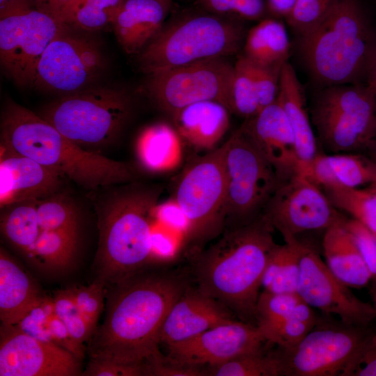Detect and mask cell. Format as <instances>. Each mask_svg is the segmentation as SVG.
I'll use <instances>...</instances> for the list:
<instances>
[{
  "mask_svg": "<svg viewBox=\"0 0 376 376\" xmlns=\"http://www.w3.org/2000/svg\"><path fill=\"white\" fill-rule=\"evenodd\" d=\"M113 286L103 323L88 340L90 359L127 365L161 361V329L189 286L187 279L175 274L142 272Z\"/></svg>",
  "mask_w": 376,
  "mask_h": 376,
  "instance_id": "6da1fadb",
  "label": "cell"
},
{
  "mask_svg": "<svg viewBox=\"0 0 376 376\" xmlns=\"http://www.w3.org/2000/svg\"><path fill=\"white\" fill-rule=\"evenodd\" d=\"M274 229L260 214L230 228L194 265L196 288L227 307L240 320L256 322L263 273L277 244Z\"/></svg>",
  "mask_w": 376,
  "mask_h": 376,
  "instance_id": "7a4b0ae2",
  "label": "cell"
},
{
  "mask_svg": "<svg viewBox=\"0 0 376 376\" xmlns=\"http://www.w3.org/2000/svg\"><path fill=\"white\" fill-rule=\"evenodd\" d=\"M162 190L159 185L134 181L111 186L97 198L95 280L118 284L142 272L152 260L151 221Z\"/></svg>",
  "mask_w": 376,
  "mask_h": 376,
  "instance_id": "3957f363",
  "label": "cell"
},
{
  "mask_svg": "<svg viewBox=\"0 0 376 376\" xmlns=\"http://www.w3.org/2000/svg\"><path fill=\"white\" fill-rule=\"evenodd\" d=\"M1 146L59 171L87 189L138 179L132 165L82 148L41 116L12 100L1 113Z\"/></svg>",
  "mask_w": 376,
  "mask_h": 376,
  "instance_id": "277c9868",
  "label": "cell"
},
{
  "mask_svg": "<svg viewBox=\"0 0 376 376\" xmlns=\"http://www.w3.org/2000/svg\"><path fill=\"white\" fill-rule=\"evenodd\" d=\"M298 47L322 87L366 84L376 59V27L360 0H337L320 24L299 36Z\"/></svg>",
  "mask_w": 376,
  "mask_h": 376,
  "instance_id": "5b68a950",
  "label": "cell"
},
{
  "mask_svg": "<svg viewBox=\"0 0 376 376\" xmlns=\"http://www.w3.org/2000/svg\"><path fill=\"white\" fill-rule=\"evenodd\" d=\"M244 29L236 21L214 13L186 14L163 26L139 52L147 74L237 53Z\"/></svg>",
  "mask_w": 376,
  "mask_h": 376,
  "instance_id": "8992f818",
  "label": "cell"
},
{
  "mask_svg": "<svg viewBox=\"0 0 376 376\" xmlns=\"http://www.w3.org/2000/svg\"><path fill=\"white\" fill-rule=\"evenodd\" d=\"M132 111V98L125 91L89 87L64 95L40 116L82 148L95 152L117 140Z\"/></svg>",
  "mask_w": 376,
  "mask_h": 376,
  "instance_id": "52a82bcc",
  "label": "cell"
},
{
  "mask_svg": "<svg viewBox=\"0 0 376 376\" xmlns=\"http://www.w3.org/2000/svg\"><path fill=\"white\" fill-rule=\"evenodd\" d=\"M311 114L320 143L333 153L365 152L376 139V99L366 84L323 87Z\"/></svg>",
  "mask_w": 376,
  "mask_h": 376,
  "instance_id": "ba28073f",
  "label": "cell"
},
{
  "mask_svg": "<svg viewBox=\"0 0 376 376\" xmlns=\"http://www.w3.org/2000/svg\"><path fill=\"white\" fill-rule=\"evenodd\" d=\"M225 145L196 156L177 176L172 196L189 224L187 242L198 247L217 237L226 221Z\"/></svg>",
  "mask_w": 376,
  "mask_h": 376,
  "instance_id": "9c48e42d",
  "label": "cell"
},
{
  "mask_svg": "<svg viewBox=\"0 0 376 376\" xmlns=\"http://www.w3.org/2000/svg\"><path fill=\"white\" fill-rule=\"evenodd\" d=\"M224 145L226 226L235 227L260 215L282 182L242 125Z\"/></svg>",
  "mask_w": 376,
  "mask_h": 376,
  "instance_id": "30bf717a",
  "label": "cell"
},
{
  "mask_svg": "<svg viewBox=\"0 0 376 376\" xmlns=\"http://www.w3.org/2000/svg\"><path fill=\"white\" fill-rule=\"evenodd\" d=\"M367 327L319 323L296 345L275 351L280 375L347 376V370L370 334Z\"/></svg>",
  "mask_w": 376,
  "mask_h": 376,
  "instance_id": "8fae6325",
  "label": "cell"
},
{
  "mask_svg": "<svg viewBox=\"0 0 376 376\" xmlns=\"http://www.w3.org/2000/svg\"><path fill=\"white\" fill-rule=\"evenodd\" d=\"M233 70L234 65L224 57L209 58L150 73L147 88L158 107L171 116L207 100L219 102L230 110Z\"/></svg>",
  "mask_w": 376,
  "mask_h": 376,
  "instance_id": "7c38bea8",
  "label": "cell"
},
{
  "mask_svg": "<svg viewBox=\"0 0 376 376\" xmlns=\"http://www.w3.org/2000/svg\"><path fill=\"white\" fill-rule=\"evenodd\" d=\"M261 214L284 241L304 232L326 230L347 219L332 205L322 189L304 173L281 182Z\"/></svg>",
  "mask_w": 376,
  "mask_h": 376,
  "instance_id": "4fadbf2b",
  "label": "cell"
},
{
  "mask_svg": "<svg viewBox=\"0 0 376 376\" xmlns=\"http://www.w3.org/2000/svg\"><path fill=\"white\" fill-rule=\"evenodd\" d=\"M65 26L34 9L0 17V60L8 77L19 86H33L43 52Z\"/></svg>",
  "mask_w": 376,
  "mask_h": 376,
  "instance_id": "5bb4252c",
  "label": "cell"
},
{
  "mask_svg": "<svg viewBox=\"0 0 376 376\" xmlns=\"http://www.w3.org/2000/svg\"><path fill=\"white\" fill-rule=\"evenodd\" d=\"M67 27L43 52L33 86L67 95L89 88L102 72L104 63L98 47L68 33Z\"/></svg>",
  "mask_w": 376,
  "mask_h": 376,
  "instance_id": "9a60e30c",
  "label": "cell"
},
{
  "mask_svg": "<svg viewBox=\"0 0 376 376\" xmlns=\"http://www.w3.org/2000/svg\"><path fill=\"white\" fill-rule=\"evenodd\" d=\"M300 273L297 293L311 307L334 315L344 324L367 327L376 318L374 305L363 301L339 280L313 249L298 241Z\"/></svg>",
  "mask_w": 376,
  "mask_h": 376,
  "instance_id": "2e32d148",
  "label": "cell"
},
{
  "mask_svg": "<svg viewBox=\"0 0 376 376\" xmlns=\"http://www.w3.org/2000/svg\"><path fill=\"white\" fill-rule=\"evenodd\" d=\"M265 342L256 324L234 320L166 345L164 361L183 366H212L260 350Z\"/></svg>",
  "mask_w": 376,
  "mask_h": 376,
  "instance_id": "e0dca14e",
  "label": "cell"
},
{
  "mask_svg": "<svg viewBox=\"0 0 376 376\" xmlns=\"http://www.w3.org/2000/svg\"><path fill=\"white\" fill-rule=\"evenodd\" d=\"M80 361L70 351L32 337L13 325L1 324V376H74Z\"/></svg>",
  "mask_w": 376,
  "mask_h": 376,
  "instance_id": "ac0fdd59",
  "label": "cell"
},
{
  "mask_svg": "<svg viewBox=\"0 0 376 376\" xmlns=\"http://www.w3.org/2000/svg\"><path fill=\"white\" fill-rule=\"evenodd\" d=\"M242 126L282 182L304 173L291 125L277 100L246 119Z\"/></svg>",
  "mask_w": 376,
  "mask_h": 376,
  "instance_id": "d6986e66",
  "label": "cell"
},
{
  "mask_svg": "<svg viewBox=\"0 0 376 376\" xmlns=\"http://www.w3.org/2000/svg\"><path fill=\"white\" fill-rule=\"evenodd\" d=\"M59 171L1 146L0 206L40 200L62 192L64 179Z\"/></svg>",
  "mask_w": 376,
  "mask_h": 376,
  "instance_id": "ffe728a7",
  "label": "cell"
},
{
  "mask_svg": "<svg viewBox=\"0 0 376 376\" xmlns=\"http://www.w3.org/2000/svg\"><path fill=\"white\" fill-rule=\"evenodd\" d=\"M234 315L221 303L189 285L164 320L160 343L168 345L187 340L235 320Z\"/></svg>",
  "mask_w": 376,
  "mask_h": 376,
  "instance_id": "44dd1931",
  "label": "cell"
},
{
  "mask_svg": "<svg viewBox=\"0 0 376 376\" xmlns=\"http://www.w3.org/2000/svg\"><path fill=\"white\" fill-rule=\"evenodd\" d=\"M172 0H123L112 23L127 54L139 53L159 32Z\"/></svg>",
  "mask_w": 376,
  "mask_h": 376,
  "instance_id": "7402d4cb",
  "label": "cell"
},
{
  "mask_svg": "<svg viewBox=\"0 0 376 376\" xmlns=\"http://www.w3.org/2000/svg\"><path fill=\"white\" fill-rule=\"evenodd\" d=\"M230 110L212 100L187 105L171 116L183 141L198 150L214 149L229 128Z\"/></svg>",
  "mask_w": 376,
  "mask_h": 376,
  "instance_id": "603a6c76",
  "label": "cell"
},
{
  "mask_svg": "<svg viewBox=\"0 0 376 376\" xmlns=\"http://www.w3.org/2000/svg\"><path fill=\"white\" fill-rule=\"evenodd\" d=\"M305 175L320 187L359 188L376 182V162L361 153H318L308 165Z\"/></svg>",
  "mask_w": 376,
  "mask_h": 376,
  "instance_id": "cb8c5ba5",
  "label": "cell"
},
{
  "mask_svg": "<svg viewBox=\"0 0 376 376\" xmlns=\"http://www.w3.org/2000/svg\"><path fill=\"white\" fill-rule=\"evenodd\" d=\"M303 92L293 67L285 62L281 72L276 100L284 109L291 125L305 173L308 165L318 152Z\"/></svg>",
  "mask_w": 376,
  "mask_h": 376,
  "instance_id": "d4e9b609",
  "label": "cell"
},
{
  "mask_svg": "<svg viewBox=\"0 0 376 376\" xmlns=\"http://www.w3.org/2000/svg\"><path fill=\"white\" fill-rule=\"evenodd\" d=\"M42 297L29 275L1 248V324H17Z\"/></svg>",
  "mask_w": 376,
  "mask_h": 376,
  "instance_id": "484cf974",
  "label": "cell"
},
{
  "mask_svg": "<svg viewBox=\"0 0 376 376\" xmlns=\"http://www.w3.org/2000/svg\"><path fill=\"white\" fill-rule=\"evenodd\" d=\"M344 224L324 230L322 249L325 263L345 285L361 288L373 276Z\"/></svg>",
  "mask_w": 376,
  "mask_h": 376,
  "instance_id": "4316f807",
  "label": "cell"
},
{
  "mask_svg": "<svg viewBox=\"0 0 376 376\" xmlns=\"http://www.w3.org/2000/svg\"><path fill=\"white\" fill-rule=\"evenodd\" d=\"M182 139L174 126L157 123L146 127L136 142V155L141 167L153 173L176 169L183 159Z\"/></svg>",
  "mask_w": 376,
  "mask_h": 376,
  "instance_id": "83f0119b",
  "label": "cell"
},
{
  "mask_svg": "<svg viewBox=\"0 0 376 376\" xmlns=\"http://www.w3.org/2000/svg\"><path fill=\"white\" fill-rule=\"evenodd\" d=\"M289 52L290 41L284 25L274 19H265L249 31L243 56L255 65L272 67L287 62Z\"/></svg>",
  "mask_w": 376,
  "mask_h": 376,
  "instance_id": "f1b7e54d",
  "label": "cell"
},
{
  "mask_svg": "<svg viewBox=\"0 0 376 376\" xmlns=\"http://www.w3.org/2000/svg\"><path fill=\"white\" fill-rule=\"evenodd\" d=\"M298 240L276 244L272 251L262 279L263 291L270 293L297 292L299 273Z\"/></svg>",
  "mask_w": 376,
  "mask_h": 376,
  "instance_id": "f546056e",
  "label": "cell"
},
{
  "mask_svg": "<svg viewBox=\"0 0 376 376\" xmlns=\"http://www.w3.org/2000/svg\"><path fill=\"white\" fill-rule=\"evenodd\" d=\"M1 210L2 235L9 244L26 256L40 232L36 200L12 203Z\"/></svg>",
  "mask_w": 376,
  "mask_h": 376,
  "instance_id": "4dcf8cb0",
  "label": "cell"
},
{
  "mask_svg": "<svg viewBox=\"0 0 376 376\" xmlns=\"http://www.w3.org/2000/svg\"><path fill=\"white\" fill-rule=\"evenodd\" d=\"M123 0H68L61 21L86 31H98L112 24Z\"/></svg>",
  "mask_w": 376,
  "mask_h": 376,
  "instance_id": "1f68e13d",
  "label": "cell"
},
{
  "mask_svg": "<svg viewBox=\"0 0 376 376\" xmlns=\"http://www.w3.org/2000/svg\"><path fill=\"white\" fill-rule=\"evenodd\" d=\"M332 205L376 233V192L340 185L321 187Z\"/></svg>",
  "mask_w": 376,
  "mask_h": 376,
  "instance_id": "d6a6232c",
  "label": "cell"
},
{
  "mask_svg": "<svg viewBox=\"0 0 376 376\" xmlns=\"http://www.w3.org/2000/svg\"><path fill=\"white\" fill-rule=\"evenodd\" d=\"M313 308L304 301L292 315L281 320L256 324L266 342L288 348L299 343L317 324Z\"/></svg>",
  "mask_w": 376,
  "mask_h": 376,
  "instance_id": "836d02e7",
  "label": "cell"
},
{
  "mask_svg": "<svg viewBox=\"0 0 376 376\" xmlns=\"http://www.w3.org/2000/svg\"><path fill=\"white\" fill-rule=\"evenodd\" d=\"M207 368V375L212 376L280 375L279 363L275 351L265 352L263 348Z\"/></svg>",
  "mask_w": 376,
  "mask_h": 376,
  "instance_id": "e575fe53",
  "label": "cell"
},
{
  "mask_svg": "<svg viewBox=\"0 0 376 376\" xmlns=\"http://www.w3.org/2000/svg\"><path fill=\"white\" fill-rule=\"evenodd\" d=\"M230 110L245 120L256 115L260 104L251 63L243 55L234 65L232 79Z\"/></svg>",
  "mask_w": 376,
  "mask_h": 376,
  "instance_id": "d590c367",
  "label": "cell"
},
{
  "mask_svg": "<svg viewBox=\"0 0 376 376\" xmlns=\"http://www.w3.org/2000/svg\"><path fill=\"white\" fill-rule=\"evenodd\" d=\"M39 225L47 230L78 235V215L72 202L63 192L36 200Z\"/></svg>",
  "mask_w": 376,
  "mask_h": 376,
  "instance_id": "8d00e7d4",
  "label": "cell"
},
{
  "mask_svg": "<svg viewBox=\"0 0 376 376\" xmlns=\"http://www.w3.org/2000/svg\"><path fill=\"white\" fill-rule=\"evenodd\" d=\"M57 317L53 297L42 296L40 301L13 326L37 339L52 343L54 325Z\"/></svg>",
  "mask_w": 376,
  "mask_h": 376,
  "instance_id": "74e56055",
  "label": "cell"
},
{
  "mask_svg": "<svg viewBox=\"0 0 376 376\" xmlns=\"http://www.w3.org/2000/svg\"><path fill=\"white\" fill-rule=\"evenodd\" d=\"M304 300L297 292H260L256 306V324L274 322L287 318L297 311Z\"/></svg>",
  "mask_w": 376,
  "mask_h": 376,
  "instance_id": "f35d334b",
  "label": "cell"
},
{
  "mask_svg": "<svg viewBox=\"0 0 376 376\" xmlns=\"http://www.w3.org/2000/svg\"><path fill=\"white\" fill-rule=\"evenodd\" d=\"M53 300L56 315L65 325L71 337L84 346V343L89 340L94 331L78 308L70 289L56 291Z\"/></svg>",
  "mask_w": 376,
  "mask_h": 376,
  "instance_id": "ab89813d",
  "label": "cell"
},
{
  "mask_svg": "<svg viewBox=\"0 0 376 376\" xmlns=\"http://www.w3.org/2000/svg\"><path fill=\"white\" fill-rule=\"evenodd\" d=\"M337 0H297L285 18L288 24L301 36L320 24L331 12Z\"/></svg>",
  "mask_w": 376,
  "mask_h": 376,
  "instance_id": "60d3db41",
  "label": "cell"
},
{
  "mask_svg": "<svg viewBox=\"0 0 376 376\" xmlns=\"http://www.w3.org/2000/svg\"><path fill=\"white\" fill-rule=\"evenodd\" d=\"M104 286L102 282L95 280L87 286L69 288L78 308L93 331L97 328V322L103 308Z\"/></svg>",
  "mask_w": 376,
  "mask_h": 376,
  "instance_id": "b9f144b4",
  "label": "cell"
},
{
  "mask_svg": "<svg viewBox=\"0 0 376 376\" xmlns=\"http://www.w3.org/2000/svg\"><path fill=\"white\" fill-rule=\"evenodd\" d=\"M207 12L224 15L235 14L249 20L260 19L265 10L263 0H198Z\"/></svg>",
  "mask_w": 376,
  "mask_h": 376,
  "instance_id": "7bdbcfd3",
  "label": "cell"
},
{
  "mask_svg": "<svg viewBox=\"0 0 376 376\" xmlns=\"http://www.w3.org/2000/svg\"><path fill=\"white\" fill-rule=\"evenodd\" d=\"M249 62L261 110L276 100L279 89L280 75L283 65L264 67Z\"/></svg>",
  "mask_w": 376,
  "mask_h": 376,
  "instance_id": "ee69618b",
  "label": "cell"
},
{
  "mask_svg": "<svg viewBox=\"0 0 376 376\" xmlns=\"http://www.w3.org/2000/svg\"><path fill=\"white\" fill-rule=\"evenodd\" d=\"M344 226L374 277L376 275V233L354 218H347Z\"/></svg>",
  "mask_w": 376,
  "mask_h": 376,
  "instance_id": "f6af8a7d",
  "label": "cell"
},
{
  "mask_svg": "<svg viewBox=\"0 0 376 376\" xmlns=\"http://www.w3.org/2000/svg\"><path fill=\"white\" fill-rule=\"evenodd\" d=\"M81 375L139 376L146 375L145 364H122L109 361L90 359Z\"/></svg>",
  "mask_w": 376,
  "mask_h": 376,
  "instance_id": "bcb514c9",
  "label": "cell"
},
{
  "mask_svg": "<svg viewBox=\"0 0 376 376\" xmlns=\"http://www.w3.org/2000/svg\"><path fill=\"white\" fill-rule=\"evenodd\" d=\"M347 376H376V331L368 336L350 365Z\"/></svg>",
  "mask_w": 376,
  "mask_h": 376,
  "instance_id": "7dc6e473",
  "label": "cell"
},
{
  "mask_svg": "<svg viewBox=\"0 0 376 376\" xmlns=\"http://www.w3.org/2000/svg\"><path fill=\"white\" fill-rule=\"evenodd\" d=\"M154 216L163 224L180 231L187 240L189 231V221L179 204L173 198L158 203Z\"/></svg>",
  "mask_w": 376,
  "mask_h": 376,
  "instance_id": "c3c4849f",
  "label": "cell"
},
{
  "mask_svg": "<svg viewBox=\"0 0 376 376\" xmlns=\"http://www.w3.org/2000/svg\"><path fill=\"white\" fill-rule=\"evenodd\" d=\"M146 375L157 376H201L207 375L201 367L183 366L162 361L145 364Z\"/></svg>",
  "mask_w": 376,
  "mask_h": 376,
  "instance_id": "681fc988",
  "label": "cell"
},
{
  "mask_svg": "<svg viewBox=\"0 0 376 376\" xmlns=\"http://www.w3.org/2000/svg\"><path fill=\"white\" fill-rule=\"evenodd\" d=\"M176 249L171 237L162 232H153L152 235V260L169 257L173 255Z\"/></svg>",
  "mask_w": 376,
  "mask_h": 376,
  "instance_id": "f907efd6",
  "label": "cell"
},
{
  "mask_svg": "<svg viewBox=\"0 0 376 376\" xmlns=\"http://www.w3.org/2000/svg\"><path fill=\"white\" fill-rule=\"evenodd\" d=\"M68 1V0H26L31 9L48 14L59 21H61V10Z\"/></svg>",
  "mask_w": 376,
  "mask_h": 376,
  "instance_id": "816d5d0a",
  "label": "cell"
},
{
  "mask_svg": "<svg viewBox=\"0 0 376 376\" xmlns=\"http://www.w3.org/2000/svg\"><path fill=\"white\" fill-rule=\"evenodd\" d=\"M297 0H267L269 10L274 15L286 18L292 10Z\"/></svg>",
  "mask_w": 376,
  "mask_h": 376,
  "instance_id": "f5cc1de1",
  "label": "cell"
},
{
  "mask_svg": "<svg viewBox=\"0 0 376 376\" xmlns=\"http://www.w3.org/2000/svg\"><path fill=\"white\" fill-rule=\"evenodd\" d=\"M28 9L26 0H0V17Z\"/></svg>",
  "mask_w": 376,
  "mask_h": 376,
  "instance_id": "db71d44e",
  "label": "cell"
},
{
  "mask_svg": "<svg viewBox=\"0 0 376 376\" xmlns=\"http://www.w3.org/2000/svg\"><path fill=\"white\" fill-rule=\"evenodd\" d=\"M366 84L371 89L376 99V59L368 73Z\"/></svg>",
  "mask_w": 376,
  "mask_h": 376,
  "instance_id": "11a10c76",
  "label": "cell"
},
{
  "mask_svg": "<svg viewBox=\"0 0 376 376\" xmlns=\"http://www.w3.org/2000/svg\"><path fill=\"white\" fill-rule=\"evenodd\" d=\"M374 277L375 279V284L373 290V297L374 304H376V275Z\"/></svg>",
  "mask_w": 376,
  "mask_h": 376,
  "instance_id": "9f6ffc18",
  "label": "cell"
},
{
  "mask_svg": "<svg viewBox=\"0 0 376 376\" xmlns=\"http://www.w3.org/2000/svg\"><path fill=\"white\" fill-rule=\"evenodd\" d=\"M366 188L376 192V182L368 185Z\"/></svg>",
  "mask_w": 376,
  "mask_h": 376,
  "instance_id": "6f0895ef",
  "label": "cell"
},
{
  "mask_svg": "<svg viewBox=\"0 0 376 376\" xmlns=\"http://www.w3.org/2000/svg\"><path fill=\"white\" fill-rule=\"evenodd\" d=\"M374 306H375V309H376V304H374ZM375 331H376V330H375Z\"/></svg>",
  "mask_w": 376,
  "mask_h": 376,
  "instance_id": "680465c9",
  "label": "cell"
},
{
  "mask_svg": "<svg viewBox=\"0 0 376 376\" xmlns=\"http://www.w3.org/2000/svg\"><path fill=\"white\" fill-rule=\"evenodd\" d=\"M375 140H376V139Z\"/></svg>",
  "mask_w": 376,
  "mask_h": 376,
  "instance_id": "91938a15",
  "label": "cell"
}]
</instances>
